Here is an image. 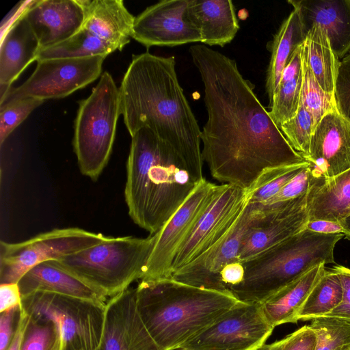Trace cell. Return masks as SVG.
Listing matches in <instances>:
<instances>
[{"instance_id": "cell-30", "label": "cell", "mask_w": 350, "mask_h": 350, "mask_svg": "<svg viewBox=\"0 0 350 350\" xmlns=\"http://www.w3.org/2000/svg\"><path fill=\"white\" fill-rule=\"evenodd\" d=\"M342 299V287L338 274L332 268L326 269L297 312L295 323L323 317L336 308Z\"/></svg>"}, {"instance_id": "cell-7", "label": "cell", "mask_w": 350, "mask_h": 350, "mask_svg": "<svg viewBox=\"0 0 350 350\" xmlns=\"http://www.w3.org/2000/svg\"><path fill=\"white\" fill-rule=\"evenodd\" d=\"M121 113L119 89L105 72L91 94L79 103L74 150L82 174L96 180L108 163Z\"/></svg>"}, {"instance_id": "cell-14", "label": "cell", "mask_w": 350, "mask_h": 350, "mask_svg": "<svg viewBox=\"0 0 350 350\" xmlns=\"http://www.w3.org/2000/svg\"><path fill=\"white\" fill-rule=\"evenodd\" d=\"M308 197V190L252 217L253 225L243 239L238 260L246 261L304 230L309 219Z\"/></svg>"}, {"instance_id": "cell-41", "label": "cell", "mask_w": 350, "mask_h": 350, "mask_svg": "<svg viewBox=\"0 0 350 350\" xmlns=\"http://www.w3.org/2000/svg\"><path fill=\"white\" fill-rule=\"evenodd\" d=\"M316 335L309 325H304L284 338L282 350H314Z\"/></svg>"}, {"instance_id": "cell-12", "label": "cell", "mask_w": 350, "mask_h": 350, "mask_svg": "<svg viewBox=\"0 0 350 350\" xmlns=\"http://www.w3.org/2000/svg\"><path fill=\"white\" fill-rule=\"evenodd\" d=\"M218 185L202 179L185 201L155 233L156 239L140 280L169 278L180 247L211 202Z\"/></svg>"}, {"instance_id": "cell-35", "label": "cell", "mask_w": 350, "mask_h": 350, "mask_svg": "<svg viewBox=\"0 0 350 350\" xmlns=\"http://www.w3.org/2000/svg\"><path fill=\"white\" fill-rule=\"evenodd\" d=\"M21 350H64L63 338L57 325L52 321L29 316Z\"/></svg>"}, {"instance_id": "cell-45", "label": "cell", "mask_w": 350, "mask_h": 350, "mask_svg": "<svg viewBox=\"0 0 350 350\" xmlns=\"http://www.w3.org/2000/svg\"><path fill=\"white\" fill-rule=\"evenodd\" d=\"M306 228L321 234L343 233V229L340 223L323 219L308 221Z\"/></svg>"}, {"instance_id": "cell-42", "label": "cell", "mask_w": 350, "mask_h": 350, "mask_svg": "<svg viewBox=\"0 0 350 350\" xmlns=\"http://www.w3.org/2000/svg\"><path fill=\"white\" fill-rule=\"evenodd\" d=\"M21 307H16L1 313L0 350H7L18 327Z\"/></svg>"}, {"instance_id": "cell-20", "label": "cell", "mask_w": 350, "mask_h": 350, "mask_svg": "<svg viewBox=\"0 0 350 350\" xmlns=\"http://www.w3.org/2000/svg\"><path fill=\"white\" fill-rule=\"evenodd\" d=\"M307 36L313 24L326 33L331 49L339 60L350 53V0H291Z\"/></svg>"}, {"instance_id": "cell-50", "label": "cell", "mask_w": 350, "mask_h": 350, "mask_svg": "<svg viewBox=\"0 0 350 350\" xmlns=\"http://www.w3.org/2000/svg\"><path fill=\"white\" fill-rule=\"evenodd\" d=\"M176 350H191V349H185V348H178Z\"/></svg>"}, {"instance_id": "cell-49", "label": "cell", "mask_w": 350, "mask_h": 350, "mask_svg": "<svg viewBox=\"0 0 350 350\" xmlns=\"http://www.w3.org/2000/svg\"><path fill=\"white\" fill-rule=\"evenodd\" d=\"M266 347H267V345H265L262 347H261L260 349H257V350H266Z\"/></svg>"}, {"instance_id": "cell-33", "label": "cell", "mask_w": 350, "mask_h": 350, "mask_svg": "<svg viewBox=\"0 0 350 350\" xmlns=\"http://www.w3.org/2000/svg\"><path fill=\"white\" fill-rule=\"evenodd\" d=\"M301 57L302 85L299 106L311 114L316 128L323 117L335 109L333 96L325 93L314 78L308 62L304 43L301 46Z\"/></svg>"}, {"instance_id": "cell-23", "label": "cell", "mask_w": 350, "mask_h": 350, "mask_svg": "<svg viewBox=\"0 0 350 350\" xmlns=\"http://www.w3.org/2000/svg\"><path fill=\"white\" fill-rule=\"evenodd\" d=\"M187 12L204 45L224 46L234 39L239 29L232 1L188 0Z\"/></svg>"}, {"instance_id": "cell-46", "label": "cell", "mask_w": 350, "mask_h": 350, "mask_svg": "<svg viewBox=\"0 0 350 350\" xmlns=\"http://www.w3.org/2000/svg\"><path fill=\"white\" fill-rule=\"evenodd\" d=\"M29 320V316L21 308L20 319L15 335L7 350H21L24 333Z\"/></svg>"}, {"instance_id": "cell-11", "label": "cell", "mask_w": 350, "mask_h": 350, "mask_svg": "<svg viewBox=\"0 0 350 350\" xmlns=\"http://www.w3.org/2000/svg\"><path fill=\"white\" fill-rule=\"evenodd\" d=\"M274 327L267 321L260 303L239 301L180 348L191 350H257Z\"/></svg>"}, {"instance_id": "cell-10", "label": "cell", "mask_w": 350, "mask_h": 350, "mask_svg": "<svg viewBox=\"0 0 350 350\" xmlns=\"http://www.w3.org/2000/svg\"><path fill=\"white\" fill-rule=\"evenodd\" d=\"M106 57L51 59L38 61L29 78L9 90L0 100V108L25 98L44 100L67 96L95 81Z\"/></svg>"}, {"instance_id": "cell-2", "label": "cell", "mask_w": 350, "mask_h": 350, "mask_svg": "<svg viewBox=\"0 0 350 350\" xmlns=\"http://www.w3.org/2000/svg\"><path fill=\"white\" fill-rule=\"evenodd\" d=\"M174 56L134 55L119 88L121 113L133 135L148 127L181 158L197 181L204 179L201 131L179 83Z\"/></svg>"}, {"instance_id": "cell-36", "label": "cell", "mask_w": 350, "mask_h": 350, "mask_svg": "<svg viewBox=\"0 0 350 350\" xmlns=\"http://www.w3.org/2000/svg\"><path fill=\"white\" fill-rule=\"evenodd\" d=\"M314 129L312 116L301 106H299L296 115L280 128L291 147L304 159L309 154Z\"/></svg>"}, {"instance_id": "cell-48", "label": "cell", "mask_w": 350, "mask_h": 350, "mask_svg": "<svg viewBox=\"0 0 350 350\" xmlns=\"http://www.w3.org/2000/svg\"><path fill=\"white\" fill-rule=\"evenodd\" d=\"M283 343L284 338L280 340L275 341L271 345H267L266 350H282Z\"/></svg>"}, {"instance_id": "cell-40", "label": "cell", "mask_w": 350, "mask_h": 350, "mask_svg": "<svg viewBox=\"0 0 350 350\" xmlns=\"http://www.w3.org/2000/svg\"><path fill=\"white\" fill-rule=\"evenodd\" d=\"M332 269L340 280L342 299L336 308L323 317L336 318L350 323V269L342 265H335Z\"/></svg>"}, {"instance_id": "cell-16", "label": "cell", "mask_w": 350, "mask_h": 350, "mask_svg": "<svg viewBox=\"0 0 350 350\" xmlns=\"http://www.w3.org/2000/svg\"><path fill=\"white\" fill-rule=\"evenodd\" d=\"M247 204L229 232L192 261L175 271L171 278L188 285L232 295L221 280V271L225 265L238 260L243 239L253 225Z\"/></svg>"}, {"instance_id": "cell-13", "label": "cell", "mask_w": 350, "mask_h": 350, "mask_svg": "<svg viewBox=\"0 0 350 350\" xmlns=\"http://www.w3.org/2000/svg\"><path fill=\"white\" fill-rule=\"evenodd\" d=\"M247 202V190L234 185H218L211 202L177 254L172 265V273L229 232L238 221Z\"/></svg>"}, {"instance_id": "cell-39", "label": "cell", "mask_w": 350, "mask_h": 350, "mask_svg": "<svg viewBox=\"0 0 350 350\" xmlns=\"http://www.w3.org/2000/svg\"><path fill=\"white\" fill-rule=\"evenodd\" d=\"M314 178L312 176L311 170L309 165H308L267 203L260 206H252L278 204L297 198L308 190Z\"/></svg>"}, {"instance_id": "cell-15", "label": "cell", "mask_w": 350, "mask_h": 350, "mask_svg": "<svg viewBox=\"0 0 350 350\" xmlns=\"http://www.w3.org/2000/svg\"><path fill=\"white\" fill-rule=\"evenodd\" d=\"M187 8L188 0H163L148 7L135 18L131 37L147 48L201 42Z\"/></svg>"}, {"instance_id": "cell-19", "label": "cell", "mask_w": 350, "mask_h": 350, "mask_svg": "<svg viewBox=\"0 0 350 350\" xmlns=\"http://www.w3.org/2000/svg\"><path fill=\"white\" fill-rule=\"evenodd\" d=\"M24 14L42 50L68 40L81 29L85 0L31 1Z\"/></svg>"}, {"instance_id": "cell-25", "label": "cell", "mask_w": 350, "mask_h": 350, "mask_svg": "<svg viewBox=\"0 0 350 350\" xmlns=\"http://www.w3.org/2000/svg\"><path fill=\"white\" fill-rule=\"evenodd\" d=\"M308 221L340 223L350 215V169L335 176L314 179L308 197Z\"/></svg>"}, {"instance_id": "cell-28", "label": "cell", "mask_w": 350, "mask_h": 350, "mask_svg": "<svg viewBox=\"0 0 350 350\" xmlns=\"http://www.w3.org/2000/svg\"><path fill=\"white\" fill-rule=\"evenodd\" d=\"M302 44L283 70L269 104V115L279 129L296 115L299 107L302 85Z\"/></svg>"}, {"instance_id": "cell-38", "label": "cell", "mask_w": 350, "mask_h": 350, "mask_svg": "<svg viewBox=\"0 0 350 350\" xmlns=\"http://www.w3.org/2000/svg\"><path fill=\"white\" fill-rule=\"evenodd\" d=\"M333 99L336 111L350 124V53L337 64Z\"/></svg>"}, {"instance_id": "cell-27", "label": "cell", "mask_w": 350, "mask_h": 350, "mask_svg": "<svg viewBox=\"0 0 350 350\" xmlns=\"http://www.w3.org/2000/svg\"><path fill=\"white\" fill-rule=\"evenodd\" d=\"M306 36L297 10H294L282 22L271 46V58L267 72L266 92L271 103L283 70Z\"/></svg>"}, {"instance_id": "cell-47", "label": "cell", "mask_w": 350, "mask_h": 350, "mask_svg": "<svg viewBox=\"0 0 350 350\" xmlns=\"http://www.w3.org/2000/svg\"><path fill=\"white\" fill-rule=\"evenodd\" d=\"M340 224L342 227L343 234L350 240V215L343 219Z\"/></svg>"}, {"instance_id": "cell-24", "label": "cell", "mask_w": 350, "mask_h": 350, "mask_svg": "<svg viewBox=\"0 0 350 350\" xmlns=\"http://www.w3.org/2000/svg\"><path fill=\"white\" fill-rule=\"evenodd\" d=\"M135 18L122 0H85L83 27L122 50L132 38Z\"/></svg>"}, {"instance_id": "cell-26", "label": "cell", "mask_w": 350, "mask_h": 350, "mask_svg": "<svg viewBox=\"0 0 350 350\" xmlns=\"http://www.w3.org/2000/svg\"><path fill=\"white\" fill-rule=\"evenodd\" d=\"M320 263L285 286L261 304L265 317L273 327L295 323V316L326 268Z\"/></svg>"}, {"instance_id": "cell-37", "label": "cell", "mask_w": 350, "mask_h": 350, "mask_svg": "<svg viewBox=\"0 0 350 350\" xmlns=\"http://www.w3.org/2000/svg\"><path fill=\"white\" fill-rule=\"evenodd\" d=\"M43 102L38 98H25L0 108L1 146L13 130Z\"/></svg>"}, {"instance_id": "cell-6", "label": "cell", "mask_w": 350, "mask_h": 350, "mask_svg": "<svg viewBox=\"0 0 350 350\" xmlns=\"http://www.w3.org/2000/svg\"><path fill=\"white\" fill-rule=\"evenodd\" d=\"M155 239V234L146 238L110 237L101 243L54 260L112 297L142 278Z\"/></svg>"}, {"instance_id": "cell-1", "label": "cell", "mask_w": 350, "mask_h": 350, "mask_svg": "<svg viewBox=\"0 0 350 350\" xmlns=\"http://www.w3.org/2000/svg\"><path fill=\"white\" fill-rule=\"evenodd\" d=\"M189 52L204 85L208 119L201 131L203 161L221 184L248 189L267 169L306 162L290 145L237 62L205 46Z\"/></svg>"}, {"instance_id": "cell-8", "label": "cell", "mask_w": 350, "mask_h": 350, "mask_svg": "<svg viewBox=\"0 0 350 350\" xmlns=\"http://www.w3.org/2000/svg\"><path fill=\"white\" fill-rule=\"evenodd\" d=\"M106 303L38 291L23 296L21 307L31 317L50 320L57 325L64 350H98Z\"/></svg>"}, {"instance_id": "cell-29", "label": "cell", "mask_w": 350, "mask_h": 350, "mask_svg": "<svg viewBox=\"0 0 350 350\" xmlns=\"http://www.w3.org/2000/svg\"><path fill=\"white\" fill-rule=\"evenodd\" d=\"M308 62L321 89L333 96L335 76L339 60L334 55L325 31L313 24L304 42Z\"/></svg>"}, {"instance_id": "cell-43", "label": "cell", "mask_w": 350, "mask_h": 350, "mask_svg": "<svg viewBox=\"0 0 350 350\" xmlns=\"http://www.w3.org/2000/svg\"><path fill=\"white\" fill-rule=\"evenodd\" d=\"M22 295L18 283L1 284L0 285V313L21 307Z\"/></svg>"}, {"instance_id": "cell-34", "label": "cell", "mask_w": 350, "mask_h": 350, "mask_svg": "<svg viewBox=\"0 0 350 350\" xmlns=\"http://www.w3.org/2000/svg\"><path fill=\"white\" fill-rule=\"evenodd\" d=\"M309 326L316 335L314 350L350 349V323L321 317L312 319Z\"/></svg>"}, {"instance_id": "cell-5", "label": "cell", "mask_w": 350, "mask_h": 350, "mask_svg": "<svg viewBox=\"0 0 350 350\" xmlns=\"http://www.w3.org/2000/svg\"><path fill=\"white\" fill-rule=\"evenodd\" d=\"M343 233L321 234L306 228L243 262V281L230 288L239 301L262 303L320 263H334V248Z\"/></svg>"}, {"instance_id": "cell-51", "label": "cell", "mask_w": 350, "mask_h": 350, "mask_svg": "<svg viewBox=\"0 0 350 350\" xmlns=\"http://www.w3.org/2000/svg\"><path fill=\"white\" fill-rule=\"evenodd\" d=\"M350 350V349H349Z\"/></svg>"}, {"instance_id": "cell-31", "label": "cell", "mask_w": 350, "mask_h": 350, "mask_svg": "<svg viewBox=\"0 0 350 350\" xmlns=\"http://www.w3.org/2000/svg\"><path fill=\"white\" fill-rule=\"evenodd\" d=\"M116 50V47L82 27L68 40L40 50L36 61L83 58L98 55L106 57Z\"/></svg>"}, {"instance_id": "cell-4", "label": "cell", "mask_w": 350, "mask_h": 350, "mask_svg": "<svg viewBox=\"0 0 350 350\" xmlns=\"http://www.w3.org/2000/svg\"><path fill=\"white\" fill-rule=\"evenodd\" d=\"M137 306L160 350H176L239 302L234 296L176 281L140 280Z\"/></svg>"}, {"instance_id": "cell-9", "label": "cell", "mask_w": 350, "mask_h": 350, "mask_svg": "<svg viewBox=\"0 0 350 350\" xmlns=\"http://www.w3.org/2000/svg\"><path fill=\"white\" fill-rule=\"evenodd\" d=\"M109 237L79 228H67L53 229L18 243L1 241V284L18 283L35 266L75 254Z\"/></svg>"}, {"instance_id": "cell-44", "label": "cell", "mask_w": 350, "mask_h": 350, "mask_svg": "<svg viewBox=\"0 0 350 350\" xmlns=\"http://www.w3.org/2000/svg\"><path fill=\"white\" fill-rule=\"evenodd\" d=\"M244 275L243 262L239 260L227 264L221 271V280L229 291L231 286H236L243 281Z\"/></svg>"}, {"instance_id": "cell-17", "label": "cell", "mask_w": 350, "mask_h": 350, "mask_svg": "<svg viewBox=\"0 0 350 350\" xmlns=\"http://www.w3.org/2000/svg\"><path fill=\"white\" fill-rule=\"evenodd\" d=\"M98 350H160L139 313L136 288H129L106 303Z\"/></svg>"}, {"instance_id": "cell-21", "label": "cell", "mask_w": 350, "mask_h": 350, "mask_svg": "<svg viewBox=\"0 0 350 350\" xmlns=\"http://www.w3.org/2000/svg\"><path fill=\"white\" fill-rule=\"evenodd\" d=\"M24 13L25 12L1 34V100L5 96L12 88V83L25 68L37 59L41 50L39 40Z\"/></svg>"}, {"instance_id": "cell-22", "label": "cell", "mask_w": 350, "mask_h": 350, "mask_svg": "<svg viewBox=\"0 0 350 350\" xmlns=\"http://www.w3.org/2000/svg\"><path fill=\"white\" fill-rule=\"evenodd\" d=\"M18 285L22 297L44 291L100 303H106L107 297L55 260L46 261L35 266L20 279Z\"/></svg>"}, {"instance_id": "cell-32", "label": "cell", "mask_w": 350, "mask_h": 350, "mask_svg": "<svg viewBox=\"0 0 350 350\" xmlns=\"http://www.w3.org/2000/svg\"><path fill=\"white\" fill-rule=\"evenodd\" d=\"M308 165L309 163L306 161L265 170L247 189L249 204L260 206L267 203Z\"/></svg>"}, {"instance_id": "cell-3", "label": "cell", "mask_w": 350, "mask_h": 350, "mask_svg": "<svg viewBox=\"0 0 350 350\" xmlns=\"http://www.w3.org/2000/svg\"><path fill=\"white\" fill-rule=\"evenodd\" d=\"M199 183L152 129L142 127L131 135L124 198L129 216L138 226L157 233Z\"/></svg>"}, {"instance_id": "cell-18", "label": "cell", "mask_w": 350, "mask_h": 350, "mask_svg": "<svg viewBox=\"0 0 350 350\" xmlns=\"http://www.w3.org/2000/svg\"><path fill=\"white\" fill-rule=\"evenodd\" d=\"M305 159L316 180L350 169V124L336 109L326 113L317 125Z\"/></svg>"}]
</instances>
